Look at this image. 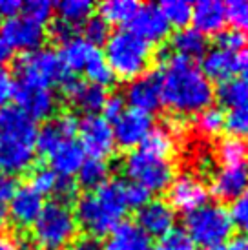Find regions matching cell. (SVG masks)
I'll return each instance as SVG.
<instances>
[{
	"label": "cell",
	"mask_w": 248,
	"mask_h": 250,
	"mask_svg": "<svg viewBox=\"0 0 248 250\" xmlns=\"http://www.w3.org/2000/svg\"><path fill=\"white\" fill-rule=\"evenodd\" d=\"M79 133H81V148L84 155L88 153L91 159L106 161L115 152V139L111 125L103 115H86L79 123Z\"/></svg>",
	"instance_id": "8"
},
{
	"label": "cell",
	"mask_w": 248,
	"mask_h": 250,
	"mask_svg": "<svg viewBox=\"0 0 248 250\" xmlns=\"http://www.w3.org/2000/svg\"><path fill=\"white\" fill-rule=\"evenodd\" d=\"M59 13V21L68 24L71 28H77L84 22L91 19L93 13V4L90 0H62L55 6Z\"/></svg>",
	"instance_id": "30"
},
{
	"label": "cell",
	"mask_w": 248,
	"mask_h": 250,
	"mask_svg": "<svg viewBox=\"0 0 248 250\" xmlns=\"http://www.w3.org/2000/svg\"><path fill=\"white\" fill-rule=\"evenodd\" d=\"M13 90H15L13 75L4 66H0V108L9 104V101L13 99Z\"/></svg>",
	"instance_id": "48"
},
{
	"label": "cell",
	"mask_w": 248,
	"mask_h": 250,
	"mask_svg": "<svg viewBox=\"0 0 248 250\" xmlns=\"http://www.w3.org/2000/svg\"><path fill=\"white\" fill-rule=\"evenodd\" d=\"M13 53H15L13 49L0 39V66H4L6 62H9V61L13 59Z\"/></svg>",
	"instance_id": "56"
},
{
	"label": "cell",
	"mask_w": 248,
	"mask_h": 250,
	"mask_svg": "<svg viewBox=\"0 0 248 250\" xmlns=\"http://www.w3.org/2000/svg\"><path fill=\"white\" fill-rule=\"evenodd\" d=\"M83 73L88 77L90 84L99 86V88H103V90H106L108 86H111L113 81H115V75H113V71L110 70L108 62L104 61L103 53H99V55L86 66V70H84Z\"/></svg>",
	"instance_id": "36"
},
{
	"label": "cell",
	"mask_w": 248,
	"mask_h": 250,
	"mask_svg": "<svg viewBox=\"0 0 248 250\" xmlns=\"http://www.w3.org/2000/svg\"><path fill=\"white\" fill-rule=\"evenodd\" d=\"M103 111H104L103 117L111 125L115 119H119L124 111H126V103H124V97H123V95H110V97H106V103H104Z\"/></svg>",
	"instance_id": "46"
},
{
	"label": "cell",
	"mask_w": 248,
	"mask_h": 250,
	"mask_svg": "<svg viewBox=\"0 0 248 250\" xmlns=\"http://www.w3.org/2000/svg\"><path fill=\"white\" fill-rule=\"evenodd\" d=\"M207 250H247V249H245V241H239V239H228V241H225V243L215 245V247L207 249Z\"/></svg>",
	"instance_id": "55"
},
{
	"label": "cell",
	"mask_w": 248,
	"mask_h": 250,
	"mask_svg": "<svg viewBox=\"0 0 248 250\" xmlns=\"http://www.w3.org/2000/svg\"><path fill=\"white\" fill-rule=\"evenodd\" d=\"M155 250H199V249L195 247V243L188 237V234H186L185 230L173 229L166 236H163L159 239V245L155 247Z\"/></svg>",
	"instance_id": "42"
},
{
	"label": "cell",
	"mask_w": 248,
	"mask_h": 250,
	"mask_svg": "<svg viewBox=\"0 0 248 250\" xmlns=\"http://www.w3.org/2000/svg\"><path fill=\"white\" fill-rule=\"evenodd\" d=\"M225 130L230 137L247 139L248 137V108H232L225 115Z\"/></svg>",
	"instance_id": "38"
},
{
	"label": "cell",
	"mask_w": 248,
	"mask_h": 250,
	"mask_svg": "<svg viewBox=\"0 0 248 250\" xmlns=\"http://www.w3.org/2000/svg\"><path fill=\"white\" fill-rule=\"evenodd\" d=\"M53 194L59 197L57 201L68 205L69 201H73L77 197V183L73 179H66V177H59L57 187L53 190Z\"/></svg>",
	"instance_id": "47"
},
{
	"label": "cell",
	"mask_w": 248,
	"mask_h": 250,
	"mask_svg": "<svg viewBox=\"0 0 248 250\" xmlns=\"http://www.w3.org/2000/svg\"><path fill=\"white\" fill-rule=\"evenodd\" d=\"M0 132L15 133V135H22L28 139H37V123L29 117L28 113L15 104H7L0 108Z\"/></svg>",
	"instance_id": "27"
},
{
	"label": "cell",
	"mask_w": 248,
	"mask_h": 250,
	"mask_svg": "<svg viewBox=\"0 0 248 250\" xmlns=\"http://www.w3.org/2000/svg\"><path fill=\"white\" fill-rule=\"evenodd\" d=\"M75 214L69 205L59 201L46 203L41 215L33 223V239L39 250H66L77 237Z\"/></svg>",
	"instance_id": "4"
},
{
	"label": "cell",
	"mask_w": 248,
	"mask_h": 250,
	"mask_svg": "<svg viewBox=\"0 0 248 250\" xmlns=\"http://www.w3.org/2000/svg\"><path fill=\"white\" fill-rule=\"evenodd\" d=\"M217 97L221 104L232 108H248V84L241 79H230L221 83L217 88Z\"/></svg>",
	"instance_id": "32"
},
{
	"label": "cell",
	"mask_w": 248,
	"mask_h": 250,
	"mask_svg": "<svg viewBox=\"0 0 248 250\" xmlns=\"http://www.w3.org/2000/svg\"><path fill=\"white\" fill-rule=\"evenodd\" d=\"M53 9H55V4H51L49 0H29V2H22L21 15L41 26H46L53 17Z\"/></svg>",
	"instance_id": "37"
},
{
	"label": "cell",
	"mask_w": 248,
	"mask_h": 250,
	"mask_svg": "<svg viewBox=\"0 0 248 250\" xmlns=\"http://www.w3.org/2000/svg\"><path fill=\"white\" fill-rule=\"evenodd\" d=\"M248 44V37L237 29H225L223 33L217 35V48L227 49V51H232L235 55H239L241 51L247 49Z\"/></svg>",
	"instance_id": "44"
},
{
	"label": "cell",
	"mask_w": 248,
	"mask_h": 250,
	"mask_svg": "<svg viewBox=\"0 0 248 250\" xmlns=\"http://www.w3.org/2000/svg\"><path fill=\"white\" fill-rule=\"evenodd\" d=\"M99 55V49L84 41L83 37H73L61 46L59 57H61L64 68L68 71H84L86 66Z\"/></svg>",
	"instance_id": "25"
},
{
	"label": "cell",
	"mask_w": 248,
	"mask_h": 250,
	"mask_svg": "<svg viewBox=\"0 0 248 250\" xmlns=\"http://www.w3.org/2000/svg\"><path fill=\"white\" fill-rule=\"evenodd\" d=\"M248 188V163L223 165L212 177V194L221 201H234Z\"/></svg>",
	"instance_id": "19"
},
{
	"label": "cell",
	"mask_w": 248,
	"mask_h": 250,
	"mask_svg": "<svg viewBox=\"0 0 248 250\" xmlns=\"http://www.w3.org/2000/svg\"><path fill=\"white\" fill-rule=\"evenodd\" d=\"M49 165H51V170L55 172L59 177H66V179H73V175H77L79 168L83 167L84 155L81 145L77 143L75 139L64 143L62 146H59L57 150L48 155Z\"/></svg>",
	"instance_id": "24"
},
{
	"label": "cell",
	"mask_w": 248,
	"mask_h": 250,
	"mask_svg": "<svg viewBox=\"0 0 248 250\" xmlns=\"http://www.w3.org/2000/svg\"><path fill=\"white\" fill-rule=\"evenodd\" d=\"M192 24L201 35H219L227 26V7L217 0H201L192 6Z\"/></svg>",
	"instance_id": "21"
},
{
	"label": "cell",
	"mask_w": 248,
	"mask_h": 250,
	"mask_svg": "<svg viewBox=\"0 0 248 250\" xmlns=\"http://www.w3.org/2000/svg\"><path fill=\"white\" fill-rule=\"evenodd\" d=\"M59 88L62 90L64 97L81 111H84L86 115H97L99 111H103L106 97H108L106 90L90 83H83L71 73L62 81Z\"/></svg>",
	"instance_id": "16"
},
{
	"label": "cell",
	"mask_w": 248,
	"mask_h": 250,
	"mask_svg": "<svg viewBox=\"0 0 248 250\" xmlns=\"http://www.w3.org/2000/svg\"><path fill=\"white\" fill-rule=\"evenodd\" d=\"M123 194H124V201H126V207L128 208H143L146 203L150 201V192L146 190L145 187H141L133 181H124L123 183Z\"/></svg>",
	"instance_id": "43"
},
{
	"label": "cell",
	"mask_w": 248,
	"mask_h": 250,
	"mask_svg": "<svg viewBox=\"0 0 248 250\" xmlns=\"http://www.w3.org/2000/svg\"><path fill=\"white\" fill-rule=\"evenodd\" d=\"M0 250H21L19 241L11 234L0 232Z\"/></svg>",
	"instance_id": "54"
},
{
	"label": "cell",
	"mask_w": 248,
	"mask_h": 250,
	"mask_svg": "<svg viewBox=\"0 0 248 250\" xmlns=\"http://www.w3.org/2000/svg\"><path fill=\"white\" fill-rule=\"evenodd\" d=\"M227 7V22L232 24V28L248 33V2L247 0H232L225 4Z\"/></svg>",
	"instance_id": "40"
},
{
	"label": "cell",
	"mask_w": 248,
	"mask_h": 250,
	"mask_svg": "<svg viewBox=\"0 0 248 250\" xmlns=\"http://www.w3.org/2000/svg\"><path fill=\"white\" fill-rule=\"evenodd\" d=\"M128 212L123 194V181H108L93 192L83 195L75 205V219L88 236H110Z\"/></svg>",
	"instance_id": "2"
},
{
	"label": "cell",
	"mask_w": 248,
	"mask_h": 250,
	"mask_svg": "<svg viewBox=\"0 0 248 250\" xmlns=\"http://www.w3.org/2000/svg\"><path fill=\"white\" fill-rule=\"evenodd\" d=\"M69 250H103V243L99 237L86 234V236L75 237V241L69 245Z\"/></svg>",
	"instance_id": "51"
},
{
	"label": "cell",
	"mask_w": 248,
	"mask_h": 250,
	"mask_svg": "<svg viewBox=\"0 0 248 250\" xmlns=\"http://www.w3.org/2000/svg\"><path fill=\"white\" fill-rule=\"evenodd\" d=\"M111 130H113L115 146L124 150H135L143 145V141L153 130L152 115L135 110H126L121 117L113 121Z\"/></svg>",
	"instance_id": "12"
},
{
	"label": "cell",
	"mask_w": 248,
	"mask_h": 250,
	"mask_svg": "<svg viewBox=\"0 0 248 250\" xmlns=\"http://www.w3.org/2000/svg\"><path fill=\"white\" fill-rule=\"evenodd\" d=\"M168 205L173 210L190 214L208 203V188L195 175L185 174L172 181V185L168 187Z\"/></svg>",
	"instance_id": "14"
},
{
	"label": "cell",
	"mask_w": 248,
	"mask_h": 250,
	"mask_svg": "<svg viewBox=\"0 0 248 250\" xmlns=\"http://www.w3.org/2000/svg\"><path fill=\"white\" fill-rule=\"evenodd\" d=\"M22 9V2L21 0H2L0 2V15L2 17H17L21 15Z\"/></svg>",
	"instance_id": "52"
},
{
	"label": "cell",
	"mask_w": 248,
	"mask_h": 250,
	"mask_svg": "<svg viewBox=\"0 0 248 250\" xmlns=\"http://www.w3.org/2000/svg\"><path fill=\"white\" fill-rule=\"evenodd\" d=\"M17 188H19V185H17V179H15L13 175H7L4 172H0V203L9 201Z\"/></svg>",
	"instance_id": "50"
},
{
	"label": "cell",
	"mask_w": 248,
	"mask_h": 250,
	"mask_svg": "<svg viewBox=\"0 0 248 250\" xmlns=\"http://www.w3.org/2000/svg\"><path fill=\"white\" fill-rule=\"evenodd\" d=\"M9 225V210L6 203H0V232Z\"/></svg>",
	"instance_id": "57"
},
{
	"label": "cell",
	"mask_w": 248,
	"mask_h": 250,
	"mask_svg": "<svg viewBox=\"0 0 248 250\" xmlns=\"http://www.w3.org/2000/svg\"><path fill=\"white\" fill-rule=\"evenodd\" d=\"M57 181H59V175H57L51 168L39 167L31 172L29 187L44 197L46 194H53V190H55V187H57Z\"/></svg>",
	"instance_id": "39"
},
{
	"label": "cell",
	"mask_w": 248,
	"mask_h": 250,
	"mask_svg": "<svg viewBox=\"0 0 248 250\" xmlns=\"http://www.w3.org/2000/svg\"><path fill=\"white\" fill-rule=\"evenodd\" d=\"M185 232L199 249H212L228 241L234 234V223L223 205L207 203L201 208L186 214Z\"/></svg>",
	"instance_id": "5"
},
{
	"label": "cell",
	"mask_w": 248,
	"mask_h": 250,
	"mask_svg": "<svg viewBox=\"0 0 248 250\" xmlns=\"http://www.w3.org/2000/svg\"><path fill=\"white\" fill-rule=\"evenodd\" d=\"M44 37H46L44 26L29 21L24 15L7 19V22H4L0 28V39L13 51H22V53H29L41 48Z\"/></svg>",
	"instance_id": "11"
},
{
	"label": "cell",
	"mask_w": 248,
	"mask_h": 250,
	"mask_svg": "<svg viewBox=\"0 0 248 250\" xmlns=\"http://www.w3.org/2000/svg\"><path fill=\"white\" fill-rule=\"evenodd\" d=\"M137 225L139 229L150 237L166 236L175 227V210L168 205V201L163 199H150L143 208L137 212Z\"/></svg>",
	"instance_id": "18"
},
{
	"label": "cell",
	"mask_w": 248,
	"mask_h": 250,
	"mask_svg": "<svg viewBox=\"0 0 248 250\" xmlns=\"http://www.w3.org/2000/svg\"><path fill=\"white\" fill-rule=\"evenodd\" d=\"M245 249L248 250V239H247V241H245Z\"/></svg>",
	"instance_id": "58"
},
{
	"label": "cell",
	"mask_w": 248,
	"mask_h": 250,
	"mask_svg": "<svg viewBox=\"0 0 248 250\" xmlns=\"http://www.w3.org/2000/svg\"><path fill=\"white\" fill-rule=\"evenodd\" d=\"M77 179H79V185L86 190H97L103 185H106L110 181V165L108 161L103 159H84L83 167L79 168L77 172Z\"/></svg>",
	"instance_id": "29"
},
{
	"label": "cell",
	"mask_w": 248,
	"mask_h": 250,
	"mask_svg": "<svg viewBox=\"0 0 248 250\" xmlns=\"http://www.w3.org/2000/svg\"><path fill=\"white\" fill-rule=\"evenodd\" d=\"M217 157L223 165L248 163V143L235 137H227L217 145Z\"/></svg>",
	"instance_id": "34"
},
{
	"label": "cell",
	"mask_w": 248,
	"mask_h": 250,
	"mask_svg": "<svg viewBox=\"0 0 248 250\" xmlns=\"http://www.w3.org/2000/svg\"><path fill=\"white\" fill-rule=\"evenodd\" d=\"M161 13L165 15L166 22L170 28H188V24L192 22V4L186 0H165L161 6Z\"/></svg>",
	"instance_id": "33"
},
{
	"label": "cell",
	"mask_w": 248,
	"mask_h": 250,
	"mask_svg": "<svg viewBox=\"0 0 248 250\" xmlns=\"http://www.w3.org/2000/svg\"><path fill=\"white\" fill-rule=\"evenodd\" d=\"M103 250H155V247L135 223L124 221L108 236Z\"/></svg>",
	"instance_id": "23"
},
{
	"label": "cell",
	"mask_w": 248,
	"mask_h": 250,
	"mask_svg": "<svg viewBox=\"0 0 248 250\" xmlns=\"http://www.w3.org/2000/svg\"><path fill=\"white\" fill-rule=\"evenodd\" d=\"M123 172L128 181L145 187L150 194L168 190L175 179V168L170 157H159L146 152L145 148L131 150L123 161Z\"/></svg>",
	"instance_id": "6"
},
{
	"label": "cell",
	"mask_w": 248,
	"mask_h": 250,
	"mask_svg": "<svg viewBox=\"0 0 248 250\" xmlns=\"http://www.w3.org/2000/svg\"><path fill=\"white\" fill-rule=\"evenodd\" d=\"M108 37H110V26L103 19L91 17L83 24V39L93 44L95 48L108 41Z\"/></svg>",
	"instance_id": "41"
},
{
	"label": "cell",
	"mask_w": 248,
	"mask_h": 250,
	"mask_svg": "<svg viewBox=\"0 0 248 250\" xmlns=\"http://www.w3.org/2000/svg\"><path fill=\"white\" fill-rule=\"evenodd\" d=\"M0 28H2V15H0Z\"/></svg>",
	"instance_id": "59"
},
{
	"label": "cell",
	"mask_w": 248,
	"mask_h": 250,
	"mask_svg": "<svg viewBox=\"0 0 248 250\" xmlns=\"http://www.w3.org/2000/svg\"><path fill=\"white\" fill-rule=\"evenodd\" d=\"M17 81H24L29 84L51 88L61 86V83L69 75V71L64 68L61 57L55 49L39 48L35 51L24 53L17 61Z\"/></svg>",
	"instance_id": "7"
},
{
	"label": "cell",
	"mask_w": 248,
	"mask_h": 250,
	"mask_svg": "<svg viewBox=\"0 0 248 250\" xmlns=\"http://www.w3.org/2000/svg\"><path fill=\"white\" fill-rule=\"evenodd\" d=\"M237 73L241 75L243 83L248 84V49L237 55Z\"/></svg>",
	"instance_id": "53"
},
{
	"label": "cell",
	"mask_w": 248,
	"mask_h": 250,
	"mask_svg": "<svg viewBox=\"0 0 248 250\" xmlns=\"http://www.w3.org/2000/svg\"><path fill=\"white\" fill-rule=\"evenodd\" d=\"M199 68L210 83L212 81H217L219 84L227 83L237 73V55L215 46L203 55V62Z\"/></svg>",
	"instance_id": "22"
},
{
	"label": "cell",
	"mask_w": 248,
	"mask_h": 250,
	"mask_svg": "<svg viewBox=\"0 0 248 250\" xmlns=\"http://www.w3.org/2000/svg\"><path fill=\"white\" fill-rule=\"evenodd\" d=\"M124 103L131 106L130 110L152 115L163 106L161 79L157 73H145L128 83L124 91Z\"/></svg>",
	"instance_id": "13"
},
{
	"label": "cell",
	"mask_w": 248,
	"mask_h": 250,
	"mask_svg": "<svg viewBox=\"0 0 248 250\" xmlns=\"http://www.w3.org/2000/svg\"><path fill=\"white\" fill-rule=\"evenodd\" d=\"M141 148H145L146 152L159 155V157H170L175 148L173 141V130L165 128V126H153V130L148 133V137L143 141Z\"/></svg>",
	"instance_id": "31"
},
{
	"label": "cell",
	"mask_w": 248,
	"mask_h": 250,
	"mask_svg": "<svg viewBox=\"0 0 248 250\" xmlns=\"http://www.w3.org/2000/svg\"><path fill=\"white\" fill-rule=\"evenodd\" d=\"M49 35H51V39H53L57 44H64V42H68L69 39L75 37V28L64 24L62 21H55L51 24V28H49Z\"/></svg>",
	"instance_id": "49"
},
{
	"label": "cell",
	"mask_w": 248,
	"mask_h": 250,
	"mask_svg": "<svg viewBox=\"0 0 248 250\" xmlns=\"http://www.w3.org/2000/svg\"><path fill=\"white\" fill-rule=\"evenodd\" d=\"M170 48L177 57L195 61V59H203V55L208 51V42L207 37L201 35L193 28H183L177 29V33L172 37Z\"/></svg>",
	"instance_id": "26"
},
{
	"label": "cell",
	"mask_w": 248,
	"mask_h": 250,
	"mask_svg": "<svg viewBox=\"0 0 248 250\" xmlns=\"http://www.w3.org/2000/svg\"><path fill=\"white\" fill-rule=\"evenodd\" d=\"M195 130L201 135H207V137L219 135L225 130V113H223V110L210 106V108L203 110L201 113H197V117H195Z\"/></svg>",
	"instance_id": "35"
},
{
	"label": "cell",
	"mask_w": 248,
	"mask_h": 250,
	"mask_svg": "<svg viewBox=\"0 0 248 250\" xmlns=\"http://www.w3.org/2000/svg\"><path fill=\"white\" fill-rule=\"evenodd\" d=\"M141 4L133 0H106L99 6V19H103L108 26H130L131 19L135 17Z\"/></svg>",
	"instance_id": "28"
},
{
	"label": "cell",
	"mask_w": 248,
	"mask_h": 250,
	"mask_svg": "<svg viewBox=\"0 0 248 250\" xmlns=\"http://www.w3.org/2000/svg\"><path fill=\"white\" fill-rule=\"evenodd\" d=\"M159 79L163 104L181 117L197 115L214 103V86L195 61L177 55L166 57Z\"/></svg>",
	"instance_id": "1"
},
{
	"label": "cell",
	"mask_w": 248,
	"mask_h": 250,
	"mask_svg": "<svg viewBox=\"0 0 248 250\" xmlns=\"http://www.w3.org/2000/svg\"><path fill=\"white\" fill-rule=\"evenodd\" d=\"M44 208V197L29 187H19L9 199V221H13L21 229L33 227L37 217Z\"/></svg>",
	"instance_id": "20"
},
{
	"label": "cell",
	"mask_w": 248,
	"mask_h": 250,
	"mask_svg": "<svg viewBox=\"0 0 248 250\" xmlns=\"http://www.w3.org/2000/svg\"><path fill=\"white\" fill-rule=\"evenodd\" d=\"M15 106H19L24 113H28L35 123L39 119H51L57 111V95L51 88L17 81L13 90Z\"/></svg>",
	"instance_id": "10"
},
{
	"label": "cell",
	"mask_w": 248,
	"mask_h": 250,
	"mask_svg": "<svg viewBox=\"0 0 248 250\" xmlns=\"http://www.w3.org/2000/svg\"><path fill=\"white\" fill-rule=\"evenodd\" d=\"M228 214H230V219L234 223V229L248 232V188L232 201Z\"/></svg>",
	"instance_id": "45"
},
{
	"label": "cell",
	"mask_w": 248,
	"mask_h": 250,
	"mask_svg": "<svg viewBox=\"0 0 248 250\" xmlns=\"http://www.w3.org/2000/svg\"><path fill=\"white\" fill-rule=\"evenodd\" d=\"M77 132H79V121L71 113H62L59 117H51L37 132L35 150L44 157H48L59 146L75 139Z\"/></svg>",
	"instance_id": "15"
},
{
	"label": "cell",
	"mask_w": 248,
	"mask_h": 250,
	"mask_svg": "<svg viewBox=\"0 0 248 250\" xmlns=\"http://www.w3.org/2000/svg\"><path fill=\"white\" fill-rule=\"evenodd\" d=\"M126 29H130L133 35H137L139 39H143L152 46V44H161L165 41L166 37L170 35L172 28L168 26L159 6L145 4V6H139L137 13L131 19L130 26Z\"/></svg>",
	"instance_id": "17"
},
{
	"label": "cell",
	"mask_w": 248,
	"mask_h": 250,
	"mask_svg": "<svg viewBox=\"0 0 248 250\" xmlns=\"http://www.w3.org/2000/svg\"><path fill=\"white\" fill-rule=\"evenodd\" d=\"M104 61L108 62L115 79L133 81L137 77L148 73V66L152 62V46L133 35L130 29L113 31L108 41L104 42Z\"/></svg>",
	"instance_id": "3"
},
{
	"label": "cell",
	"mask_w": 248,
	"mask_h": 250,
	"mask_svg": "<svg viewBox=\"0 0 248 250\" xmlns=\"http://www.w3.org/2000/svg\"><path fill=\"white\" fill-rule=\"evenodd\" d=\"M35 155V139L0 132V172L7 175L24 174L33 167Z\"/></svg>",
	"instance_id": "9"
}]
</instances>
